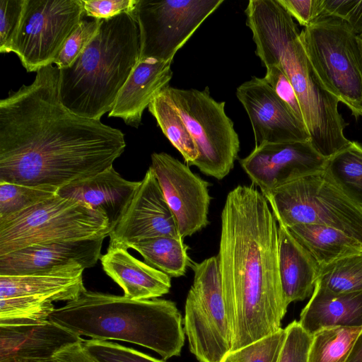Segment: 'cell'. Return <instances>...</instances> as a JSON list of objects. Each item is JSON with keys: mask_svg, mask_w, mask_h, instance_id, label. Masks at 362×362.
<instances>
[{"mask_svg": "<svg viewBox=\"0 0 362 362\" xmlns=\"http://www.w3.org/2000/svg\"><path fill=\"white\" fill-rule=\"evenodd\" d=\"M59 77L49 64L0 100V182L58 190L112 167L124 151L119 129L64 106Z\"/></svg>", "mask_w": 362, "mask_h": 362, "instance_id": "cell-1", "label": "cell"}, {"mask_svg": "<svg viewBox=\"0 0 362 362\" xmlns=\"http://www.w3.org/2000/svg\"><path fill=\"white\" fill-rule=\"evenodd\" d=\"M217 257L231 351L281 329L288 305L279 270L277 221L254 185L228 194Z\"/></svg>", "mask_w": 362, "mask_h": 362, "instance_id": "cell-2", "label": "cell"}, {"mask_svg": "<svg viewBox=\"0 0 362 362\" xmlns=\"http://www.w3.org/2000/svg\"><path fill=\"white\" fill-rule=\"evenodd\" d=\"M245 12L256 54L265 67L279 65L293 86L315 150L327 159L348 146L339 100L313 69L293 18L278 0H250Z\"/></svg>", "mask_w": 362, "mask_h": 362, "instance_id": "cell-3", "label": "cell"}, {"mask_svg": "<svg viewBox=\"0 0 362 362\" xmlns=\"http://www.w3.org/2000/svg\"><path fill=\"white\" fill-rule=\"evenodd\" d=\"M49 320L80 337L137 344L164 360L180 356L185 340L182 315L175 303L165 299L132 300L86 290L55 308Z\"/></svg>", "mask_w": 362, "mask_h": 362, "instance_id": "cell-4", "label": "cell"}, {"mask_svg": "<svg viewBox=\"0 0 362 362\" xmlns=\"http://www.w3.org/2000/svg\"><path fill=\"white\" fill-rule=\"evenodd\" d=\"M140 31L133 13L103 19L98 33L73 62L60 69L59 99L73 113L100 120L140 60Z\"/></svg>", "mask_w": 362, "mask_h": 362, "instance_id": "cell-5", "label": "cell"}, {"mask_svg": "<svg viewBox=\"0 0 362 362\" xmlns=\"http://www.w3.org/2000/svg\"><path fill=\"white\" fill-rule=\"evenodd\" d=\"M261 192L278 223L286 227L326 226L362 243V207L341 189L325 168Z\"/></svg>", "mask_w": 362, "mask_h": 362, "instance_id": "cell-6", "label": "cell"}, {"mask_svg": "<svg viewBox=\"0 0 362 362\" xmlns=\"http://www.w3.org/2000/svg\"><path fill=\"white\" fill-rule=\"evenodd\" d=\"M107 218L57 194L0 219V256L34 245L109 236Z\"/></svg>", "mask_w": 362, "mask_h": 362, "instance_id": "cell-7", "label": "cell"}, {"mask_svg": "<svg viewBox=\"0 0 362 362\" xmlns=\"http://www.w3.org/2000/svg\"><path fill=\"white\" fill-rule=\"evenodd\" d=\"M307 57L324 87L362 117V46L341 18L321 16L300 33Z\"/></svg>", "mask_w": 362, "mask_h": 362, "instance_id": "cell-8", "label": "cell"}, {"mask_svg": "<svg viewBox=\"0 0 362 362\" xmlns=\"http://www.w3.org/2000/svg\"><path fill=\"white\" fill-rule=\"evenodd\" d=\"M169 96L198 151L192 165L204 175L222 180L233 168L240 151V141L232 120L225 112V102H218L206 87L180 89L168 86Z\"/></svg>", "mask_w": 362, "mask_h": 362, "instance_id": "cell-9", "label": "cell"}, {"mask_svg": "<svg viewBox=\"0 0 362 362\" xmlns=\"http://www.w3.org/2000/svg\"><path fill=\"white\" fill-rule=\"evenodd\" d=\"M183 326L191 353L199 362H222L231 351L233 335L217 256L192 262Z\"/></svg>", "mask_w": 362, "mask_h": 362, "instance_id": "cell-10", "label": "cell"}, {"mask_svg": "<svg viewBox=\"0 0 362 362\" xmlns=\"http://www.w3.org/2000/svg\"><path fill=\"white\" fill-rule=\"evenodd\" d=\"M84 16L81 0H25L11 52L29 72L53 64Z\"/></svg>", "mask_w": 362, "mask_h": 362, "instance_id": "cell-11", "label": "cell"}, {"mask_svg": "<svg viewBox=\"0 0 362 362\" xmlns=\"http://www.w3.org/2000/svg\"><path fill=\"white\" fill-rule=\"evenodd\" d=\"M223 0H139L140 60L173 62L175 53Z\"/></svg>", "mask_w": 362, "mask_h": 362, "instance_id": "cell-12", "label": "cell"}, {"mask_svg": "<svg viewBox=\"0 0 362 362\" xmlns=\"http://www.w3.org/2000/svg\"><path fill=\"white\" fill-rule=\"evenodd\" d=\"M150 167L175 216L180 237L192 236L205 228L209 223V183L188 165L164 152L151 154Z\"/></svg>", "mask_w": 362, "mask_h": 362, "instance_id": "cell-13", "label": "cell"}, {"mask_svg": "<svg viewBox=\"0 0 362 362\" xmlns=\"http://www.w3.org/2000/svg\"><path fill=\"white\" fill-rule=\"evenodd\" d=\"M158 236L181 238L175 216L149 167L120 219L110 230L109 245L126 248L129 244Z\"/></svg>", "mask_w": 362, "mask_h": 362, "instance_id": "cell-14", "label": "cell"}, {"mask_svg": "<svg viewBox=\"0 0 362 362\" xmlns=\"http://www.w3.org/2000/svg\"><path fill=\"white\" fill-rule=\"evenodd\" d=\"M236 96L249 117L255 146L310 141L305 126L264 78L252 76L238 87Z\"/></svg>", "mask_w": 362, "mask_h": 362, "instance_id": "cell-15", "label": "cell"}, {"mask_svg": "<svg viewBox=\"0 0 362 362\" xmlns=\"http://www.w3.org/2000/svg\"><path fill=\"white\" fill-rule=\"evenodd\" d=\"M326 160L305 141L255 146L240 164L252 185L264 192L324 169Z\"/></svg>", "mask_w": 362, "mask_h": 362, "instance_id": "cell-16", "label": "cell"}, {"mask_svg": "<svg viewBox=\"0 0 362 362\" xmlns=\"http://www.w3.org/2000/svg\"><path fill=\"white\" fill-rule=\"evenodd\" d=\"M106 237L34 245L0 256V275L42 273L70 265L94 267Z\"/></svg>", "mask_w": 362, "mask_h": 362, "instance_id": "cell-17", "label": "cell"}, {"mask_svg": "<svg viewBox=\"0 0 362 362\" xmlns=\"http://www.w3.org/2000/svg\"><path fill=\"white\" fill-rule=\"evenodd\" d=\"M81 337L48 320L27 325H0V362H24L53 358Z\"/></svg>", "mask_w": 362, "mask_h": 362, "instance_id": "cell-18", "label": "cell"}, {"mask_svg": "<svg viewBox=\"0 0 362 362\" xmlns=\"http://www.w3.org/2000/svg\"><path fill=\"white\" fill-rule=\"evenodd\" d=\"M139 183L140 181L125 180L112 166L93 177L64 186L57 194L85 203L104 215L111 230L122 216Z\"/></svg>", "mask_w": 362, "mask_h": 362, "instance_id": "cell-19", "label": "cell"}, {"mask_svg": "<svg viewBox=\"0 0 362 362\" xmlns=\"http://www.w3.org/2000/svg\"><path fill=\"white\" fill-rule=\"evenodd\" d=\"M81 265H70L45 272L25 275H0V299L26 297L55 302L71 301L86 289Z\"/></svg>", "mask_w": 362, "mask_h": 362, "instance_id": "cell-20", "label": "cell"}, {"mask_svg": "<svg viewBox=\"0 0 362 362\" xmlns=\"http://www.w3.org/2000/svg\"><path fill=\"white\" fill-rule=\"evenodd\" d=\"M100 260L105 272L132 300L157 298L171 288L170 276L139 260L123 247L109 245Z\"/></svg>", "mask_w": 362, "mask_h": 362, "instance_id": "cell-21", "label": "cell"}, {"mask_svg": "<svg viewBox=\"0 0 362 362\" xmlns=\"http://www.w3.org/2000/svg\"><path fill=\"white\" fill-rule=\"evenodd\" d=\"M172 62L139 60L119 91L109 117L121 118L137 128L144 110L169 85L173 77Z\"/></svg>", "mask_w": 362, "mask_h": 362, "instance_id": "cell-22", "label": "cell"}, {"mask_svg": "<svg viewBox=\"0 0 362 362\" xmlns=\"http://www.w3.org/2000/svg\"><path fill=\"white\" fill-rule=\"evenodd\" d=\"M298 322L310 335L324 328L362 327V291L337 293L315 284Z\"/></svg>", "mask_w": 362, "mask_h": 362, "instance_id": "cell-23", "label": "cell"}, {"mask_svg": "<svg viewBox=\"0 0 362 362\" xmlns=\"http://www.w3.org/2000/svg\"><path fill=\"white\" fill-rule=\"evenodd\" d=\"M278 259L281 284L287 305L313 294L320 267L287 227L278 226Z\"/></svg>", "mask_w": 362, "mask_h": 362, "instance_id": "cell-24", "label": "cell"}, {"mask_svg": "<svg viewBox=\"0 0 362 362\" xmlns=\"http://www.w3.org/2000/svg\"><path fill=\"white\" fill-rule=\"evenodd\" d=\"M287 228L320 268L343 257L362 252L360 241L332 227L297 224Z\"/></svg>", "mask_w": 362, "mask_h": 362, "instance_id": "cell-25", "label": "cell"}, {"mask_svg": "<svg viewBox=\"0 0 362 362\" xmlns=\"http://www.w3.org/2000/svg\"><path fill=\"white\" fill-rule=\"evenodd\" d=\"M126 248L135 250L146 263L170 277L184 276L192 263L182 238L158 236L129 244Z\"/></svg>", "mask_w": 362, "mask_h": 362, "instance_id": "cell-26", "label": "cell"}, {"mask_svg": "<svg viewBox=\"0 0 362 362\" xmlns=\"http://www.w3.org/2000/svg\"><path fill=\"white\" fill-rule=\"evenodd\" d=\"M148 109L172 145L181 153L187 164L192 165L199 156L196 144L164 89L153 100Z\"/></svg>", "mask_w": 362, "mask_h": 362, "instance_id": "cell-27", "label": "cell"}, {"mask_svg": "<svg viewBox=\"0 0 362 362\" xmlns=\"http://www.w3.org/2000/svg\"><path fill=\"white\" fill-rule=\"evenodd\" d=\"M325 169L341 189L362 207V146L351 141L327 159Z\"/></svg>", "mask_w": 362, "mask_h": 362, "instance_id": "cell-28", "label": "cell"}, {"mask_svg": "<svg viewBox=\"0 0 362 362\" xmlns=\"http://www.w3.org/2000/svg\"><path fill=\"white\" fill-rule=\"evenodd\" d=\"M362 327L324 328L312 335L307 362H345Z\"/></svg>", "mask_w": 362, "mask_h": 362, "instance_id": "cell-29", "label": "cell"}, {"mask_svg": "<svg viewBox=\"0 0 362 362\" xmlns=\"http://www.w3.org/2000/svg\"><path fill=\"white\" fill-rule=\"evenodd\" d=\"M316 284L333 293L362 291V252L337 259L320 268Z\"/></svg>", "mask_w": 362, "mask_h": 362, "instance_id": "cell-30", "label": "cell"}, {"mask_svg": "<svg viewBox=\"0 0 362 362\" xmlns=\"http://www.w3.org/2000/svg\"><path fill=\"white\" fill-rule=\"evenodd\" d=\"M55 308L52 302L26 297L0 299V325H27L44 322Z\"/></svg>", "mask_w": 362, "mask_h": 362, "instance_id": "cell-31", "label": "cell"}, {"mask_svg": "<svg viewBox=\"0 0 362 362\" xmlns=\"http://www.w3.org/2000/svg\"><path fill=\"white\" fill-rule=\"evenodd\" d=\"M57 189L0 182V219L5 218L57 194Z\"/></svg>", "mask_w": 362, "mask_h": 362, "instance_id": "cell-32", "label": "cell"}, {"mask_svg": "<svg viewBox=\"0 0 362 362\" xmlns=\"http://www.w3.org/2000/svg\"><path fill=\"white\" fill-rule=\"evenodd\" d=\"M286 336L285 328H281L245 346L230 351L222 362H279Z\"/></svg>", "mask_w": 362, "mask_h": 362, "instance_id": "cell-33", "label": "cell"}, {"mask_svg": "<svg viewBox=\"0 0 362 362\" xmlns=\"http://www.w3.org/2000/svg\"><path fill=\"white\" fill-rule=\"evenodd\" d=\"M101 21L84 16L65 42L54 61L55 66L60 69L70 66L95 37Z\"/></svg>", "mask_w": 362, "mask_h": 362, "instance_id": "cell-34", "label": "cell"}, {"mask_svg": "<svg viewBox=\"0 0 362 362\" xmlns=\"http://www.w3.org/2000/svg\"><path fill=\"white\" fill-rule=\"evenodd\" d=\"M83 342L86 349L100 362H164L115 342L95 339Z\"/></svg>", "mask_w": 362, "mask_h": 362, "instance_id": "cell-35", "label": "cell"}, {"mask_svg": "<svg viewBox=\"0 0 362 362\" xmlns=\"http://www.w3.org/2000/svg\"><path fill=\"white\" fill-rule=\"evenodd\" d=\"M286 336L279 362H307L312 335L297 320L285 328Z\"/></svg>", "mask_w": 362, "mask_h": 362, "instance_id": "cell-36", "label": "cell"}, {"mask_svg": "<svg viewBox=\"0 0 362 362\" xmlns=\"http://www.w3.org/2000/svg\"><path fill=\"white\" fill-rule=\"evenodd\" d=\"M25 0H0V52H11L18 29Z\"/></svg>", "mask_w": 362, "mask_h": 362, "instance_id": "cell-37", "label": "cell"}, {"mask_svg": "<svg viewBox=\"0 0 362 362\" xmlns=\"http://www.w3.org/2000/svg\"><path fill=\"white\" fill-rule=\"evenodd\" d=\"M265 81L276 95L288 105L297 119L304 125L302 111L296 93L279 65L266 67Z\"/></svg>", "mask_w": 362, "mask_h": 362, "instance_id": "cell-38", "label": "cell"}, {"mask_svg": "<svg viewBox=\"0 0 362 362\" xmlns=\"http://www.w3.org/2000/svg\"><path fill=\"white\" fill-rule=\"evenodd\" d=\"M321 16L341 18L356 34L362 35V0H321Z\"/></svg>", "mask_w": 362, "mask_h": 362, "instance_id": "cell-39", "label": "cell"}, {"mask_svg": "<svg viewBox=\"0 0 362 362\" xmlns=\"http://www.w3.org/2000/svg\"><path fill=\"white\" fill-rule=\"evenodd\" d=\"M84 16L108 19L124 13H133L139 0H81Z\"/></svg>", "mask_w": 362, "mask_h": 362, "instance_id": "cell-40", "label": "cell"}, {"mask_svg": "<svg viewBox=\"0 0 362 362\" xmlns=\"http://www.w3.org/2000/svg\"><path fill=\"white\" fill-rule=\"evenodd\" d=\"M301 25L308 26L322 13L321 0H278Z\"/></svg>", "mask_w": 362, "mask_h": 362, "instance_id": "cell-41", "label": "cell"}, {"mask_svg": "<svg viewBox=\"0 0 362 362\" xmlns=\"http://www.w3.org/2000/svg\"><path fill=\"white\" fill-rule=\"evenodd\" d=\"M82 341L69 344L54 356L55 362H100L85 347Z\"/></svg>", "mask_w": 362, "mask_h": 362, "instance_id": "cell-42", "label": "cell"}, {"mask_svg": "<svg viewBox=\"0 0 362 362\" xmlns=\"http://www.w3.org/2000/svg\"><path fill=\"white\" fill-rule=\"evenodd\" d=\"M345 362H362V331L357 337Z\"/></svg>", "mask_w": 362, "mask_h": 362, "instance_id": "cell-43", "label": "cell"}, {"mask_svg": "<svg viewBox=\"0 0 362 362\" xmlns=\"http://www.w3.org/2000/svg\"><path fill=\"white\" fill-rule=\"evenodd\" d=\"M24 362H55L54 358L48 360H39V361H24Z\"/></svg>", "mask_w": 362, "mask_h": 362, "instance_id": "cell-44", "label": "cell"}, {"mask_svg": "<svg viewBox=\"0 0 362 362\" xmlns=\"http://www.w3.org/2000/svg\"><path fill=\"white\" fill-rule=\"evenodd\" d=\"M359 40L361 42V46H362V35H358Z\"/></svg>", "mask_w": 362, "mask_h": 362, "instance_id": "cell-45", "label": "cell"}]
</instances>
